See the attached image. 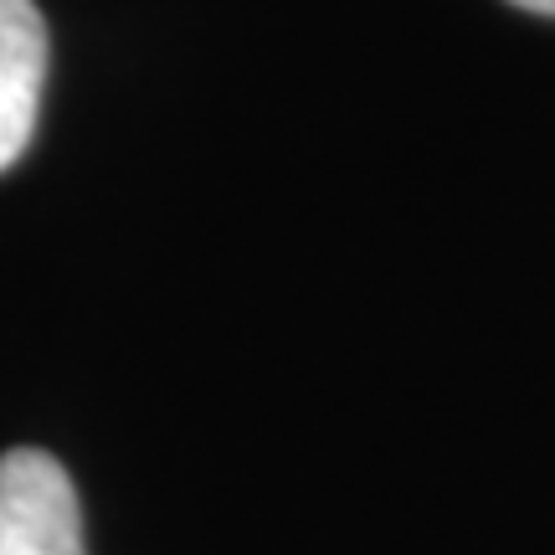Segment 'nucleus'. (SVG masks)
Instances as JSON below:
<instances>
[{"label":"nucleus","mask_w":555,"mask_h":555,"mask_svg":"<svg viewBox=\"0 0 555 555\" xmlns=\"http://www.w3.org/2000/svg\"><path fill=\"white\" fill-rule=\"evenodd\" d=\"M47 82V21L31 0H0V170H11L37 129Z\"/></svg>","instance_id":"nucleus-2"},{"label":"nucleus","mask_w":555,"mask_h":555,"mask_svg":"<svg viewBox=\"0 0 555 555\" xmlns=\"http://www.w3.org/2000/svg\"><path fill=\"white\" fill-rule=\"evenodd\" d=\"M519 11H535V16H555V0H509Z\"/></svg>","instance_id":"nucleus-3"},{"label":"nucleus","mask_w":555,"mask_h":555,"mask_svg":"<svg viewBox=\"0 0 555 555\" xmlns=\"http://www.w3.org/2000/svg\"><path fill=\"white\" fill-rule=\"evenodd\" d=\"M0 555H88L73 478L41 448L0 457Z\"/></svg>","instance_id":"nucleus-1"}]
</instances>
